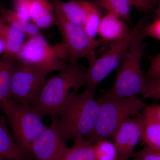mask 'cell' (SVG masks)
I'll return each instance as SVG.
<instances>
[{
	"mask_svg": "<svg viewBox=\"0 0 160 160\" xmlns=\"http://www.w3.org/2000/svg\"><path fill=\"white\" fill-rule=\"evenodd\" d=\"M69 64L68 68L46 80L32 106L41 118L56 117L69 98L86 86V69L78 63Z\"/></svg>",
	"mask_w": 160,
	"mask_h": 160,
	"instance_id": "6da1fadb",
	"label": "cell"
},
{
	"mask_svg": "<svg viewBox=\"0 0 160 160\" xmlns=\"http://www.w3.org/2000/svg\"><path fill=\"white\" fill-rule=\"evenodd\" d=\"M95 90L86 86L82 93L72 95L56 117L66 140L85 138L94 129L100 106L99 100L94 99Z\"/></svg>",
	"mask_w": 160,
	"mask_h": 160,
	"instance_id": "7a4b0ae2",
	"label": "cell"
},
{
	"mask_svg": "<svg viewBox=\"0 0 160 160\" xmlns=\"http://www.w3.org/2000/svg\"><path fill=\"white\" fill-rule=\"evenodd\" d=\"M144 28L135 37L118 69L113 85L103 98H124L145 94L147 82L141 69L146 47Z\"/></svg>",
	"mask_w": 160,
	"mask_h": 160,
	"instance_id": "3957f363",
	"label": "cell"
},
{
	"mask_svg": "<svg viewBox=\"0 0 160 160\" xmlns=\"http://www.w3.org/2000/svg\"><path fill=\"white\" fill-rule=\"evenodd\" d=\"M99 112L93 130L86 138L92 144L113 136L120 125L131 116L138 114L146 105L137 96L99 99Z\"/></svg>",
	"mask_w": 160,
	"mask_h": 160,
	"instance_id": "277c9868",
	"label": "cell"
},
{
	"mask_svg": "<svg viewBox=\"0 0 160 160\" xmlns=\"http://www.w3.org/2000/svg\"><path fill=\"white\" fill-rule=\"evenodd\" d=\"M11 126L15 141L27 156L32 145L46 128L42 118L30 105L17 102L9 98L0 103Z\"/></svg>",
	"mask_w": 160,
	"mask_h": 160,
	"instance_id": "5b68a950",
	"label": "cell"
},
{
	"mask_svg": "<svg viewBox=\"0 0 160 160\" xmlns=\"http://www.w3.org/2000/svg\"><path fill=\"white\" fill-rule=\"evenodd\" d=\"M148 24L140 20L122 39L111 42L102 56L89 61L86 71V86L96 89L100 82L119 66L136 35Z\"/></svg>",
	"mask_w": 160,
	"mask_h": 160,
	"instance_id": "8992f818",
	"label": "cell"
},
{
	"mask_svg": "<svg viewBox=\"0 0 160 160\" xmlns=\"http://www.w3.org/2000/svg\"><path fill=\"white\" fill-rule=\"evenodd\" d=\"M17 59L49 72L62 71L69 66L65 61L69 57L62 43L50 46L42 33L26 41Z\"/></svg>",
	"mask_w": 160,
	"mask_h": 160,
	"instance_id": "52a82bcc",
	"label": "cell"
},
{
	"mask_svg": "<svg viewBox=\"0 0 160 160\" xmlns=\"http://www.w3.org/2000/svg\"><path fill=\"white\" fill-rule=\"evenodd\" d=\"M55 25L69 55V64L78 63L82 58H86L89 62L95 58L97 48L105 42L101 39L91 38L82 26L70 22L55 10Z\"/></svg>",
	"mask_w": 160,
	"mask_h": 160,
	"instance_id": "ba28073f",
	"label": "cell"
},
{
	"mask_svg": "<svg viewBox=\"0 0 160 160\" xmlns=\"http://www.w3.org/2000/svg\"><path fill=\"white\" fill-rule=\"evenodd\" d=\"M49 73L45 69L18 60L12 74L9 98L32 106Z\"/></svg>",
	"mask_w": 160,
	"mask_h": 160,
	"instance_id": "9c48e42d",
	"label": "cell"
},
{
	"mask_svg": "<svg viewBox=\"0 0 160 160\" xmlns=\"http://www.w3.org/2000/svg\"><path fill=\"white\" fill-rule=\"evenodd\" d=\"M69 147L58 126L56 117L32 143L30 156L36 160H59Z\"/></svg>",
	"mask_w": 160,
	"mask_h": 160,
	"instance_id": "30bf717a",
	"label": "cell"
},
{
	"mask_svg": "<svg viewBox=\"0 0 160 160\" xmlns=\"http://www.w3.org/2000/svg\"><path fill=\"white\" fill-rule=\"evenodd\" d=\"M144 115H138L123 122L113 134V143L118 149L120 160H129L141 139L146 126Z\"/></svg>",
	"mask_w": 160,
	"mask_h": 160,
	"instance_id": "8fae6325",
	"label": "cell"
},
{
	"mask_svg": "<svg viewBox=\"0 0 160 160\" xmlns=\"http://www.w3.org/2000/svg\"><path fill=\"white\" fill-rule=\"evenodd\" d=\"M56 11L75 25L82 26L89 11L95 5L85 0H50Z\"/></svg>",
	"mask_w": 160,
	"mask_h": 160,
	"instance_id": "7c38bea8",
	"label": "cell"
},
{
	"mask_svg": "<svg viewBox=\"0 0 160 160\" xmlns=\"http://www.w3.org/2000/svg\"><path fill=\"white\" fill-rule=\"evenodd\" d=\"M27 157L15 141L8 129L5 117L0 113V159L26 160Z\"/></svg>",
	"mask_w": 160,
	"mask_h": 160,
	"instance_id": "4fadbf2b",
	"label": "cell"
},
{
	"mask_svg": "<svg viewBox=\"0 0 160 160\" xmlns=\"http://www.w3.org/2000/svg\"><path fill=\"white\" fill-rule=\"evenodd\" d=\"M31 20L40 29H46L55 25L54 6L50 0H30Z\"/></svg>",
	"mask_w": 160,
	"mask_h": 160,
	"instance_id": "5bb4252c",
	"label": "cell"
},
{
	"mask_svg": "<svg viewBox=\"0 0 160 160\" xmlns=\"http://www.w3.org/2000/svg\"><path fill=\"white\" fill-rule=\"evenodd\" d=\"M129 31L126 22L109 12L102 18L98 34L104 42H113L122 39Z\"/></svg>",
	"mask_w": 160,
	"mask_h": 160,
	"instance_id": "9a60e30c",
	"label": "cell"
},
{
	"mask_svg": "<svg viewBox=\"0 0 160 160\" xmlns=\"http://www.w3.org/2000/svg\"><path fill=\"white\" fill-rule=\"evenodd\" d=\"M26 38L22 33L6 24L0 17V40L5 46L3 54L17 59Z\"/></svg>",
	"mask_w": 160,
	"mask_h": 160,
	"instance_id": "2e32d148",
	"label": "cell"
},
{
	"mask_svg": "<svg viewBox=\"0 0 160 160\" xmlns=\"http://www.w3.org/2000/svg\"><path fill=\"white\" fill-rule=\"evenodd\" d=\"M18 61L16 58L4 54L0 57V103L9 98L12 74Z\"/></svg>",
	"mask_w": 160,
	"mask_h": 160,
	"instance_id": "e0dca14e",
	"label": "cell"
},
{
	"mask_svg": "<svg viewBox=\"0 0 160 160\" xmlns=\"http://www.w3.org/2000/svg\"><path fill=\"white\" fill-rule=\"evenodd\" d=\"M143 110L146 124L141 139L146 146L160 150V123L146 107Z\"/></svg>",
	"mask_w": 160,
	"mask_h": 160,
	"instance_id": "ac0fdd59",
	"label": "cell"
},
{
	"mask_svg": "<svg viewBox=\"0 0 160 160\" xmlns=\"http://www.w3.org/2000/svg\"><path fill=\"white\" fill-rule=\"evenodd\" d=\"M73 142V146L68 148L59 160H96L94 144L85 138Z\"/></svg>",
	"mask_w": 160,
	"mask_h": 160,
	"instance_id": "d6986e66",
	"label": "cell"
},
{
	"mask_svg": "<svg viewBox=\"0 0 160 160\" xmlns=\"http://www.w3.org/2000/svg\"><path fill=\"white\" fill-rule=\"evenodd\" d=\"M109 13L116 16L126 23L131 22L130 0H96Z\"/></svg>",
	"mask_w": 160,
	"mask_h": 160,
	"instance_id": "ffe728a7",
	"label": "cell"
},
{
	"mask_svg": "<svg viewBox=\"0 0 160 160\" xmlns=\"http://www.w3.org/2000/svg\"><path fill=\"white\" fill-rule=\"evenodd\" d=\"M94 149L96 160H120L114 143L107 139L98 141L94 144Z\"/></svg>",
	"mask_w": 160,
	"mask_h": 160,
	"instance_id": "44dd1931",
	"label": "cell"
},
{
	"mask_svg": "<svg viewBox=\"0 0 160 160\" xmlns=\"http://www.w3.org/2000/svg\"><path fill=\"white\" fill-rule=\"evenodd\" d=\"M102 18L99 10L94 5L87 14L82 26L86 33L91 38L95 39Z\"/></svg>",
	"mask_w": 160,
	"mask_h": 160,
	"instance_id": "7402d4cb",
	"label": "cell"
},
{
	"mask_svg": "<svg viewBox=\"0 0 160 160\" xmlns=\"http://www.w3.org/2000/svg\"><path fill=\"white\" fill-rule=\"evenodd\" d=\"M0 17L3 21L9 26L31 21L29 12L9 10L6 9L4 6L0 9Z\"/></svg>",
	"mask_w": 160,
	"mask_h": 160,
	"instance_id": "603a6c76",
	"label": "cell"
},
{
	"mask_svg": "<svg viewBox=\"0 0 160 160\" xmlns=\"http://www.w3.org/2000/svg\"><path fill=\"white\" fill-rule=\"evenodd\" d=\"M131 157L136 160H160V150L145 145L142 149L134 152Z\"/></svg>",
	"mask_w": 160,
	"mask_h": 160,
	"instance_id": "cb8c5ba5",
	"label": "cell"
},
{
	"mask_svg": "<svg viewBox=\"0 0 160 160\" xmlns=\"http://www.w3.org/2000/svg\"><path fill=\"white\" fill-rule=\"evenodd\" d=\"M146 82L160 78V53L151 58L150 65L147 72L144 75Z\"/></svg>",
	"mask_w": 160,
	"mask_h": 160,
	"instance_id": "d4e9b609",
	"label": "cell"
},
{
	"mask_svg": "<svg viewBox=\"0 0 160 160\" xmlns=\"http://www.w3.org/2000/svg\"><path fill=\"white\" fill-rule=\"evenodd\" d=\"M144 98L160 100V78L147 82Z\"/></svg>",
	"mask_w": 160,
	"mask_h": 160,
	"instance_id": "484cf974",
	"label": "cell"
},
{
	"mask_svg": "<svg viewBox=\"0 0 160 160\" xmlns=\"http://www.w3.org/2000/svg\"><path fill=\"white\" fill-rule=\"evenodd\" d=\"M144 32L146 37H150L160 41V18L147 25L144 28Z\"/></svg>",
	"mask_w": 160,
	"mask_h": 160,
	"instance_id": "4316f807",
	"label": "cell"
},
{
	"mask_svg": "<svg viewBox=\"0 0 160 160\" xmlns=\"http://www.w3.org/2000/svg\"><path fill=\"white\" fill-rule=\"evenodd\" d=\"M160 0H136L134 7L143 11H149L154 9Z\"/></svg>",
	"mask_w": 160,
	"mask_h": 160,
	"instance_id": "83f0119b",
	"label": "cell"
},
{
	"mask_svg": "<svg viewBox=\"0 0 160 160\" xmlns=\"http://www.w3.org/2000/svg\"><path fill=\"white\" fill-rule=\"evenodd\" d=\"M30 0H21L16 1L14 10L21 12H29Z\"/></svg>",
	"mask_w": 160,
	"mask_h": 160,
	"instance_id": "f1b7e54d",
	"label": "cell"
},
{
	"mask_svg": "<svg viewBox=\"0 0 160 160\" xmlns=\"http://www.w3.org/2000/svg\"><path fill=\"white\" fill-rule=\"evenodd\" d=\"M146 108L160 123V105L156 104H152L149 106H146Z\"/></svg>",
	"mask_w": 160,
	"mask_h": 160,
	"instance_id": "f546056e",
	"label": "cell"
},
{
	"mask_svg": "<svg viewBox=\"0 0 160 160\" xmlns=\"http://www.w3.org/2000/svg\"><path fill=\"white\" fill-rule=\"evenodd\" d=\"M5 52V46L2 42L0 40V55L3 54Z\"/></svg>",
	"mask_w": 160,
	"mask_h": 160,
	"instance_id": "4dcf8cb0",
	"label": "cell"
},
{
	"mask_svg": "<svg viewBox=\"0 0 160 160\" xmlns=\"http://www.w3.org/2000/svg\"><path fill=\"white\" fill-rule=\"evenodd\" d=\"M157 13L158 15L159 18H160V5L159 6L157 10Z\"/></svg>",
	"mask_w": 160,
	"mask_h": 160,
	"instance_id": "1f68e13d",
	"label": "cell"
},
{
	"mask_svg": "<svg viewBox=\"0 0 160 160\" xmlns=\"http://www.w3.org/2000/svg\"><path fill=\"white\" fill-rule=\"evenodd\" d=\"M130 1L131 2L132 6H134L136 0H130Z\"/></svg>",
	"mask_w": 160,
	"mask_h": 160,
	"instance_id": "d6a6232c",
	"label": "cell"
},
{
	"mask_svg": "<svg viewBox=\"0 0 160 160\" xmlns=\"http://www.w3.org/2000/svg\"><path fill=\"white\" fill-rule=\"evenodd\" d=\"M3 7V6H2V3L0 2V9H1L2 7Z\"/></svg>",
	"mask_w": 160,
	"mask_h": 160,
	"instance_id": "836d02e7",
	"label": "cell"
},
{
	"mask_svg": "<svg viewBox=\"0 0 160 160\" xmlns=\"http://www.w3.org/2000/svg\"><path fill=\"white\" fill-rule=\"evenodd\" d=\"M21 1V0H15V1Z\"/></svg>",
	"mask_w": 160,
	"mask_h": 160,
	"instance_id": "e575fe53",
	"label": "cell"
},
{
	"mask_svg": "<svg viewBox=\"0 0 160 160\" xmlns=\"http://www.w3.org/2000/svg\"><path fill=\"white\" fill-rule=\"evenodd\" d=\"M0 160H4V159H0Z\"/></svg>",
	"mask_w": 160,
	"mask_h": 160,
	"instance_id": "d590c367",
	"label": "cell"
},
{
	"mask_svg": "<svg viewBox=\"0 0 160 160\" xmlns=\"http://www.w3.org/2000/svg\"><path fill=\"white\" fill-rule=\"evenodd\" d=\"M133 160H136L133 159Z\"/></svg>",
	"mask_w": 160,
	"mask_h": 160,
	"instance_id": "8d00e7d4",
	"label": "cell"
}]
</instances>
